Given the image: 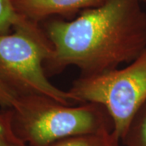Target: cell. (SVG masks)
<instances>
[{
  "mask_svg": "<svg viewBox=\"0 0 146 146\" xmlns=\"http://www.w3.org/2000/svg\"><path fill=\"white\" fill-rule=\"evenodd\" d=\"M11 115V110L0 107V146H29L15 132Z\"/></svg>",
  "mask_w": 146,
  "mask_h": 146,
  "instance_id": "obj_9",
  "label": "cell"
},
{
  "mask_svg": "<svg viewBox=\"0 0 146 146\" xmlns=\"http://www.w3.org/2000/svg\"><path fill=\"white\" fill-rule=\"evenodd\" d=\"M20 102V95L8 87L0 79V107L7 110H14Z\"/></svg>",
  "mask_w": 146,
  "mask_h": 146,
  "instance_id": "obj_10",
  "label": "cell"
},
{
  "mask_svg": "<svg viewBox=\"0 0 146 146\" xmlns=\"http://www.w3.org/2000/svg\"><path fill=\"white\" fill-rule=\"evenodd\" d=\"M121 142L124 146H146V102L136 113Z\"/></svg>",
  "mask_w": 146,
  "mask_h": 146,
  "instance_id": "obj_7",
  "label": "cell"
},
{
  "mask_svg": "<svg viewBox=\"0 0 146 146\" xmlns=\"http://www.w3.org/2000/svg\"><path fill=\"white\" fill-rule=\"evenodd\" d=\"M68 92L75 102L102 105L112 120L113 133L122 141L146 102V48L125 68L80 76Z\"/></svg>",
  "mask_w": 146,
  "mask_h": 146,
  "instance_id": "obj_4",
  "label": "cell"
},
{
  "mask_svg": "<svg viewBox=\"0 0 146 146\" xmlns=\"http://www.w3.org/2000/svg\"><path fill=\"white\" fill-rule=\"evenodd\" d=\"M141 0H104L71 21L46 27L52 52L45 64L51 73L69 66L81 76L99 75L129 63L146 48V13Z\"/></svg>",
  "mask_w": 146,
  "mask_h": 146,
  "instance_id": "obj_1",
  "label": "cell"
},
{
  "mask_svg": "<svg viewBox=\"0 0 146 146\" xmlns=\"http://www.w3.org/2000/svg\"><path fill=\"white\" fill-rule=\"evenodd\" d=\"M16 11L29 21L37 23L49 16L67 15L97 7L104 0H12Z\"/></svg>",
  "mask_w": 146,
  "mask_h": 146,
  "instance_id": "obj_5",
  "label": "cell"
},
{
  "mask_svg": "<svg viewBox=\"0 0 146 146\" xmlns=\"http://www.w3.org/2000/svg\"><path fill=\"white\" fill-rule=\"evenodd\" d=\"M11 113L15 132L29 146H51L68 137L113 131L106 110L96 103L70 106L45 95L27 94L20 96Z\"/></svg>",
  "mask_w": 146,
  "mask_h": 146,
  "instance_id": "obj_2",
  "label": "cell"
},
{
  "mask_svg": "<svg viewBox=\"0 0 146 146\" xmlns=\"http://www.w3.org/2000/svg\"><path fill=\"white\" fill-rule=\"evenodd\" d=\"M112 131L72 136L53 144L51 146H123Z\"/></svg>",
  "mask_w": 146,
  "mask_h": 146,
  "instance_id": "obj_6",
  "label": "cell"
},
{
  "mask_svg": "<svg viewBox=\"0 0 146 146\" xmlns=\"http://www.w3.org/2000/svg\"><path fill=\"white\" fill-rule=\"evenodd\" d=\"M14 30L0 35V79L20 96L40 94L65 105L75 102L68 91L47 78L44 64L52 45L37 23L26 19Z\"/></svg>",
  "mask_w": 146,
  "mask_h": 146,
  "instance_id": "obj_3",
  "label": "cell"
},
{
  "mask_svg": "<svg viewBox=\"0 0 146 146\" xmlns=\"http://www.w3.org/2000/svg\"><path fill=\"white\" fill-rule=\"evenodd\" d=\"M142 2H146V0H141Z\"/></svg>",
  "mask_w": 146,
  "mask_h": 146,
  "instance_id": "obj_11",
  "label": "cell"
},
{
  "mask_svg": "<svg viewBox=\"0 0 146 146\" xmlns=\"http://www.w3.org/2000/svg\"><path fill=\"white\" fill-rule=\"evenodd\" d=\"M26 20L16 11L12 0H0V35L10 33Z\"/></svg>",
  "mask_w": 146,
  "mask_h": 146,
  "instance_id": "obj_8",
  "label": "cell"
}]
</instances>
